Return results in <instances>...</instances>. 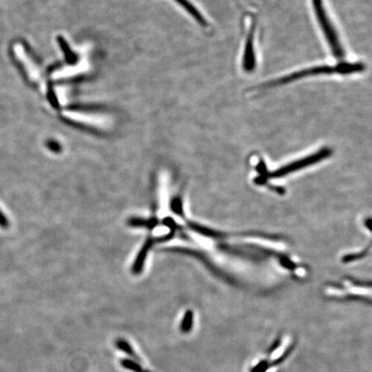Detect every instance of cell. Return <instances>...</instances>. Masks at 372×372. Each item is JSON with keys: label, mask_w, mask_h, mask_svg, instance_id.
<instances>
[{"label": "cell", "mask_w": 372, "mask_h": 372, "mask_svg": "<svg viewBox=\"0 0 372 372\" xmlns=\"http://www.w3.org/2000/svg\"><path fill=\"white\" fill-rule=\"evenodd\" d=\"M172 209L177 214H182V206H181L180 199L175 198L174 200L172 201Z\"/></svg>", "instance_id": "obj_10"}, {"label": "cell", "mask_w": 372, "mask_h": 372, "mask_svg": "<svg viewBox=\"0 0 372 372\" xmlns=\"http://www.w3.org/2000/svg\"><path fill=\"white\" fill-rule=\"evenodd\" d=\"M122 366L126 368V369H129V370H133L134 372H150L149 370H144V369L140 366L139 364L134 363L133 361L130 360H122L121 362Z\"/></svg>", "instance_id": "obj_8"}, {"label": "cell", "mask_w": 372, "mask_h": 372, "mask_svg": "<svg viewBox=\"0 0 372 372\" xmlns=\"http://www.w3.org/2000/svg\"><path fill=\"white\" fill-rule=\"evenodd\" d=\"M193 320H194V314L192 310H188L183 315V320L181 323L180 330L183 334H188L191 332L193 327Z\"/></svg>", "instance_id": "obj_5"}, {"label": "cell", "mask_w": 372, "mask_h": 372, "mask_svg": "<svg viewBox=\"0 0 372 372\" xmlns=\"http://www.w3.org/2000/svg\"><path fill=\"white\" fill-rule=\"evenodd\" d=\"M0 226L3 227V228H6V227H8V226H9L8 220L6 219V216L4 215L1 210H0Z\"/></svg>", "instance_id": "obj_11"}, {"label": "cell", "mask_w": 372, "mask_h": 372, "mask_svg": "<svg viewBox=\"0 0 372 372\" xmlns=\"http://www.w3.org/2000/svg\"><path fill=\"white\" fill-rule=\"evenodd\" d=\"M116 346L118 348L121 349V350H122L123 352H125L126 353L131 355L134 358H137V359L139 358V357L135 354V352H134V350L132 348V346H129V344L127 341H125V340H119L118 341H116Z\"/></svg>", "instance_id": "obj_7"}, {"label": "cell", "mask_w": 372, "mask_h": 372, "mask_svg": "<svg viewBox=\"0 0 372 372\" xmlns=\"http://www.w3.org/2000/svg\"><path fill=\"white\" fill-rule=\"evenodd\" d=\"M152 246H153V240L149 239L146 242L145 245L143 246L142 250L140 251L139 254L137 256L136 259L134 261V265H133V271L134 273H139V272H141V270H143L144 261H145L148 253L150 250Z\"/></svg>", "instance_id": "obj_4"}, {"label": "cell", "mask_w": 372, "mask_h": 372, "mask_svg": "<svg viewBox=\"0 0 372 372\" xmlns=\"http://www.w3.org/2000/svg\"><path fill=\"white\" fill-rule=\"evenodd\" d=\"M272 365L270 361L262 360L256 366L253 367L251 372H266L268 369Z\"/></svg>", "instance_id": "obj_9"}, {"label": "cell", "mask_w": 372, "mask_h": 372, "mask_svg": "<svg viewBox=\"0 0 372 372\" xmlns=\"http://www.w3.org/2000/svg\"><path fill=\"white\" fill-rule=\"evenodd\" d=\"M312 3L314 7V14L320 29L325 35L326 40L330 46L332 53L336 58H342L344 56L343 46L340 43V38L336 29H335V26L333 25L329 15L326 12L322 0H312Z\"/></svg>", "instance_id": "obj_2"}, {"label": "cell", "mask_w": 372, "mask_h": 372, "mask_svg": "<svg viewBox=\"0 0 372 372\" xmlns=\"http://www.w3.org/2000/svg\"><path fill=\"white\" fill-rule=\"evenodd\" d=\"M364 68H365L364 64L361 63V62H357V63L346 62V63L335 65V66H328V65L316 66V67L297 71V72L284 76V77L279 78V79H273V80L267 82L266 84H264V87L280 86V85H284V84H290L291 82L296 81L298 79L308 78L310 76L333 74V73H339V74L347 75V74H352V73H361V72L364 71Z\"/></svg>", "instance_id": "obj_1"}, {"label": "cell", "mask_w": 372, "mask_h": 372, "mask_svg": "<svg viewBox=\"0 0 372 372\" xmlns=\"http://www.w3.org/2000/svg\"><path fill=\"white\" fill-rule=\"evenodd\" d=\"M158 221L156 219H149V220H145V219L134 218L129 221V225L133 227H148V228H152L157 225Z\"/></svg>", "instance_id": "obj_6"}, {"label": "cell", "mask_w": 372, "mask_h": 372, "mask_svg": "<svg viewBox=\"0 0 372 372\" xmlns=\"http://www.w3.org/2000/svg\"><path fill=\"white\" fill-rule=\"evenodd\" d=\"M255 31L256 22L255 20H253L247 33L245 44L244 56L242 60V67L245 72L247 73H252L256 67V56L254 51Z\"/></svg>", "instance_id": "obj_3"}]
</instances>
